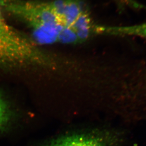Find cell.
Masks as SVG:
<instances>
[{
    "label": "cell",
    "instance_id": "obj_1",
    "mask_svg": "<svg viewBox=\"0 0 146 146\" xmlns=\"http://www.w3.org/2000/svg\"><path fill=\"white\" fill-rule=\"evenodd\" d=\"M1 8L25 23L33 31L36 44L58 43L64 26L54 15L48 3L24 0H0Z\"/></svg>",
    "mask_w": 146,
    "mask_h": 146
},
{
    "label": "cell",
    "instance_id": "obj_4",
    "mask_svg": "<svg viewBox=\"0 0 146 146\" xmlns=\"http://www.w3.org/2000/svg\"><path fill=\"white\" fill-rule=\"evenodd\" d=\"M107 138L100 134H74L54 139L45 146H108Z\"/></svg>",
    "mask_w": 146,
    "mask_h": 146
},
{
    "label": "cell",
    "instance_id": "obj_6",
    "mask_svg": "<svg viewBox=\"0 0 146 146\" xmlns=\"http://www.w3.org/2000/svg\"><path fill=\"white\" fill-rule=\"evenodd\" d=\"M9 118L8 107L4 99L0 96V131L6 124Z\"/></svg>",
    "mask_w": 146,
    "mask_h": 146
},
{
    "label": "cell",
    "instance_id": "obj_2",
    "mask_svg": "<svg viewBox=\"0 0 146 146\" xmlns=\"http://www.w3.org/2000/svg\"><path fill=\"white\" fill-rule=\"evenodd\" d=\"M0 5V65L40 66L46 53L33 39L7 23Z\"/></svg>",
    "mask_w": 146,
    "mask_h": 146
},
{
    "label": "cell",
    "instance_id": "obj_5",
    "mask_svg": "<svg viewBox=\"0 0 146 146\" xmlns=\"http://www.w3.org/2000/svg\"><path fill=\"white\" fill-rule=\"evenodd\" d=\"M104 34L115 36H134L146 38V23L122 26H104Z\"/></svg>",
    "mask_w": 146,
    "mask_h": 146
},
{
    "label": "cell",
    "instance_id": "obj_3",
    "mask_svg": "<svg viewBox=\"0 0 146 146\" xmlns=\"http://www.w3.org/2000/svg\"><path fill=\"white\" fill-rule=\"evenodd\" d=\"M48 3L54 15L65 27L71 28L86 11L79 0H56Z\"/></svg>",
    "mask_w": 146,
    "mask_h": 146
},
{
    "label": "cell",
    "instance_id": "obj_7",
    "mask_svg": "<svg viewBox=\"0 0 146 146\" xmlns=\"http://www.w3.org/2000/svg\"><path fill=\"white\" fill-rule=\"evenodd\" d=\"M118 6V8L121 10H125L126 8L135 9L138 7L137 1L134 0H112Z\"/></svg>",
    "mask_w": 146,
    "mask_h": 146
}]
</instances>
